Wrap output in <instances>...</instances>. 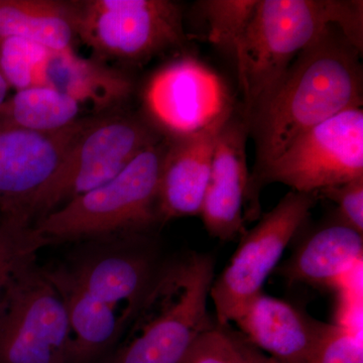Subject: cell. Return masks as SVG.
I'll use <instances>...</instances> for the list:
<instances>
[{
	"label": "cell",
	"mask_w": 363,
	"mask_h": 363,
	"mask_svg": "<svg viewBox=\"0 0 363 363\" xmlns=\"http://www.w3.org/2000/svg\"><path fill=\"white\" fill-rule=\"evenodd\" d=\"M358 51L336 26L294 60L248 130L257 143V175L318 124L362 106V66Z\"/></svg>",
	"instance_id": "6da1fadb"
},
{
	"label": "cell",
	"mask_w": 363,
	"mask_h": 363,
	"mask_svg": "<svg viewBox=\"0 0 363 363\" xmlns=\"http://www.w3.org/2000/svg\"><path fill=\"white\" fill-rule=\"evenodd\" d=\"M336 26L362 52L363 2L354 0H257L236 55L247 128L303 50Z\"/></svg>",
	"instance_id": "7a4b0ae2"
},
{
	"label": "cell",
	"mask_w": 363,
	"mask_h": 363,
	"mask_svg": "<svg viewBox=\"0 0 363 363\" xmlns=\"http://www.w3.org/2000/svg\"><path fill=\"white\" fill-rule=\"evenodd\" d=\"M214 267L211 255L194 253L159 269L113 363L180 362L194 339L213 324L207 303Z\"/></svg>",
	"instance_id": "3957f363"
},
{
	"label": "cell",
	"mask_w": 363,
	"mask_h": 363,
	"mask_svg": "<svg viewBox=\"0 0 363 363\" xmlns=\"http://www.w3.org/2000/svg\"><path fill=\"white\" fill-rule=\"evenodd\" d=\"M167 138L142 150L113 179L33 224L45 242L135 235L161 221L159 182Z\"/></svg>",
	"instance_id": "277c9868"
},
{
	"label": "cell",
	"mask_w": 363,
	"mask_h": 363,
	"mask_svg": "<svg viewBox=\"0 0 363 363\" xmlns=\"http://www.w3.org/2000/svg\"><path fill=\"white\" fill-rule=\"evenodd\" d=\"M363 177L362 106L340 112L294 140L283 154L248 179L245 220L260 217L259 194L267 184L317 193Z\"/></svg>",
	"instance_id": "5b68a950"
},
{
	"label": "cell",
	"mask_w": 363,
	"mask_h": 363,
	"mask_svg": "<svg viewBox=\"0 0 363 363\" xmlns=\"http://www.w3.org/2000/svg\"><path fill=\"white\" fill-rule=\"evenodd\" d=\"M72 2L76 37L104 63H142L187 40L181 6L169 0Z\"/></svg>",
	"instance_id": "8992f818"
},
{
	"label": "cell",
	"mask_w": 363,
	"mask_h": 363,
	"mask_svg": "<svg viewBox=\"0 0 363 363\" xmlns=\"http://www.w3.org/2000/svg\"><path fill=\"white\" fill-rule=\"evenodd\" d=\"M162 138L145 116L119 111L100 114L74 143L43 191L35 219L111 181Z\"/></svg>",
	"instance_id": "52a82bcc"
},
{
	"label": "cell",
	"mask_w": 363,
	"mask_h": 363,
	"mask_svg": "<svg viewBox=\"0 0 363 363\" xmlns=\"http://www.w3.org/2000/svg\"><path fill=\"white\" fill-rule=\"evenodd\" d=\"M72 350L63 300L33 264L0 297V363H71Z\"/></svg>",
	"instance_id": "ba28073f"
},
{
	"label": "cell",
	"mask_w": 363,
	"mask_h": 363,
	"mask_svg": "<svg viewBox=\"0 0 363 363\" xmlns=\"http://www.w3.org/2000/svg\"><path fill=\"white\" fill-rule=\"evenodd\" d=\"M317 193L291 191L259 223L241 238L228 266L214 279L210 298L215 321L229 325L262 293L267 277L278 267L289 243L317 201Z\"/></svg>",
	"instance_id": "9c48e42d"
},
{
	"label": "cell",
	"mask_w": 363,
	"mask_h": 363,
	"mask_svg": "<svg viewBox=\"0 0 363 363\" xmlns=\"http://www.w3.org/2000/svg\"><path fill=\"white\" fill-rule=\"evenodd\" d=\"M143 105L145 118L166 138L193 135L233 112L223 79L192 57L155 72L143 87Z\"/></svg>",
	"instance_id": "30bf717a"
},
{
	"label": "cell",
	"mask_w": 363,
	"mask_h": 363,
	"mask_svg": "<svg viewBox=\"0 0 363 363\" xmlns=\"http://www.w3.org/2000/svg\"><path fill=\"white\" fill-rule=\"evenodd\" d=\"M100 114L52 131L0 130V217L33 225L43 191L79 136Z\"/></svg>",
	"instance_id": "8fae6325"
},
{
	"label": "cell",
	"mask_w": 363,
	"mask_h": 363,
	"mask_svg": "<svg viewBox=\"0 0 363 363\" xmlns=\"http://www.w3.org/2000/svg\"><path fill=\"white\" fill-rule=\"evenodd\" d=\"M242 116L226 121L217 138L209 181L200 216L208 233L222 241L242 238L245 230L243 204L248 179L247 136Z\"/></svg>",
	"instance_id": "7c38bea8"
},
{
	"label": "cell",
	"mask_w": 363,
	"mask_h": 363,
	"mask_svg": "<svg viewBox=\"0 0 363 363\" xmlns=\"http://www.w3.org/2000/svg\"><path fill=\"white\" fill-rule=\"evenodd\" d=\"M233 322L252 345L278 363H314L332 327L264 292Z\"/></svg>",
	"instance_id": "4fadbf2b"
},
{
	"label": "cell",
	"mask_w": 363,
	"mask_h": 363,
	"mask_svg": "<svg viewBox=\"0 0 363 363\" xmlns=\"http://www.w3.org/2000/svg\"><path fill=\"white\" fill-rule=\"evenodd\" d=\"M233 114L193 135L167 138L157 200L161 221L200 216L217 138Z\"/></svg>",
	"instance_id": "5bb4252c"
},
{
	"label": "cell",
	"mask_w": 363,
	"mask_h": 363,
	"mask_svg": "<svg viewBox=\"0 0 363 363\" xmlns=\"http://www.w3.org/2000/svg\"><path fill=\"white\" fill-rule=\"evenodd\" d=\"M157 272L152 252L140 250L88 259L71 274L91 296L133 320Z\"/></svg>",
	"instance_id": "9a60e30c"
},
{
	"label": "cell",
	"mask_w": 363,
	"mask_h": 363,
	"mask_svg": "<svg viewBox=\"0 0 363 363\" xmlns=\"http://www.w3.org/2000/svg\"><path fill=\"white\" fill-rule=\"evenodd\" d=\"M45 86L88 104L94 114L113 112L130 98L133 82L125 72L94 58H83L73 48L52 51Z\"/></svg>",
	"instance_id": "2e32d148"
},
{
	"label": "cell",
	"mask_w": 363,
	"mask_h": 363,
	"mask_svg": "<svg viewBox=\"0 0 363 363\" xmlns=\"http://www.w3.org/2000/svg\"><path fill=\"white\" fill-rule=\"evenodd\" d=\"M362 234L340 222L312 234L277 271L289 283L336 286L362 259Z\"/></svg>",
	"instance_id": "e0dca14e"
},
{
	"label": "cell",
	"mask_w": 363,
	"mask_h": 363,
	"mask_svg": "<svg viewBox=\"0 0 363 363\" xmlns=\"http://www.w3.org/2000/svg\"><path fill=\"white\" fill-rule=\"evenodd\" d=\"M65 305L70 324L72 362L81 363L97 354L116 337L123 320L111 306L91 296L71 272H48Z\"/></svg>",
	"instance_id": "ac0fdd59"
},
{
	"label": "cell",
	"mask_w": 363,
	"mask_h": 363,
	"mask_svg": "<svg viewBox=\"0 0 363 363\" xmlns=\"http://www.w3.org/2000/svg\"><path fill=\"white\" fill-rule=\"evenodd\" d=\"M18 37L52 50L72 48L76 38L72 1L0 0V38Z\"/></svg>",
	"instance_id": "d6986e66"
},
{
	"label": "cell",
	"mask_w": 363,
	"mask_h": 363,
	"mask_svg": "<svg viewBox=\"0 0 363 363\" xmlns=\"http://www.w3.org/2000/svg\"><path fill=\"white\" fill-rule=\"evenodd\" d=\"M80 111L73 98L49 86H38L9 96L0 107V119L11 128L52 131L75 123Z\"/></svg>",
	"instance_id": "ffe728a7"
},
{
	"label": "cell",
	"mask_w": 363,
	"mask_h": 363,
	"mask_svg": "<svg viewBox=\"0 0 363 363\" xmlns=\"http://www.w3.org/2000/svg\"><path fill=\"white\" fill-rule=\"evenodd\" d=\"M52 50L18 37L0 38V73L16 91L45 86Z\"/></svg>",
	"instance_id": "44dd1931"
},
{
	"label": "cell",
	"mask_w": 363,
	"mask_h": 363,
	"mask_svg": "<svg viewBox=\"0 0 363 363\" xmlns=\"http://www.w3.org/2000/svg\"><path fill=\"white\" fill-rule=\"evenodd\" d=\"M257 0H206L199 7L206 18L208 40L235 61Z\"/></svg>",
	"instance_id": "7402d4cb"
},
{
	"label": "cell",
	"mask_w": 363,
	"mask_h": 363,
	"mask_svg": "<svg viewBox=\"0 0 363 363\" xmlns=\"http://www.w3.org/2000/svg\"><path fill=\"white\" fill-rule=\"evenodd\" d=\"M47 245L33 225L0 217V297L23 269L35 264L38 250Z\"/></svg>",
	"instance_id": "603a6c76"
},
{
	"label": "cell",
	"mask_w": 363,
	"mask_h": 363,
	"mask_svg": "<svg viewBox=\"0 0 363 363\" xmlns=\"http://www.w3.org/2000/svg\"><path fill=\"white\" fill-rule=\"evenodd\" d=\"M179 363H243L228 333L227 325L216 321L189 346Z\"/></svg>",
	"instance_id": "cb8c5ba5"
},
{
	"label": "cell",
	"mask_w": 363,
	"mask_h": 363,
	"mask_svg": "<svg viewBox=\"0 0 363 363\" xmlns=\"http://www.w3.org/2000/svg\"><path fill=\"white\" fill-rule=\"evenodd\" d=\"M314 363H363L362 346L345 325H332Z\"/></svg>",
	"instance_id": "d4e9b609"
},
{
	"label": "cell",
	"mask_w": 363,
	"mask_h": 363,
	"mask_svg": "<svg viewBox=\"0 0 363 363\" xmlns=\"http://www.w3.org/2000/svg\"><path fill=\"white\" fill-rule=\"evenodd\" d=\"M338 206V221L363 234V177L319 191Z\"/></svg>",
	"instance_id": "484cf974"
},
{
	"label": "cell",
	"mask_w": 363,
	"mask_h": 363,
	"mask_svg": "<svg viewBox=\"0 0 363 363\" xmlns=\"http://www.w3.org/2000/svg\"><path fill=\"white\" fill-rule=\"evenodd\" d=\"M227 329L243 363H278L257 350L240 331L233 330L229 325H227Z\"/></svg>",
	"instance_id": "4316f807"
},
{
	"label": "cell",
	"mask_w": 363,
	"mask_h": 363,
	"mask_svg": "<svg viewBox=\"0 0 363 363\" xmlns=\"http://www.w3.org/2000/svg\"><path fill=\"white\" fill-rule=\"evenodd\" d=\"M11 89L7 84L6 79L0 73V107L4 104V101L9 98V91Z\"/></svg>",
	"instance_id": "83f0119b"
}]
</instances>
